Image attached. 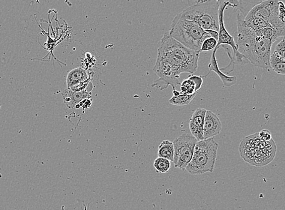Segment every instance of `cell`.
<instances>
[{"instance_id":"ac0fdd59","label":"cell","mask_w":285,"mask_h":210,"mask_svg":"<svg viewBox=\"0 0 285 210\" xmlns=\"http://www.w3.org/2000/svg\"><path fill=\"white\" fill-rule=\"evenodd\" d=\"M196 94L193 95L181 94L179 97H173L169 101L170 104L176 106H187L196 97Z\"/></svg>"},{"instance_id":"7a4b0ae2","label":"cell","mask_w":285,"mask_h":210,"mask_svg":"<svg viewBox=\"0 0 285 210\" xmlns=\"http://www.w3.org/2000/svg\"><path fill=\"white\" fill-rule=\"evenodd\" d=\"M241 13L237 14L239 52L256 67L270 73V56L273 42L260 37L259 33L249 27Z\"/></svg>"},{"instance_id":"d4e9b609","label":"cell","mask_w":285,"mask_h":210,"mask_svg":"<svg viewBox=\"0 0 285 210\" xmlns=\"http://www.w3.org/2000/svg\"><path fill=\"white\" fill-rule=\"evenodd\" d=\"M92 101L91 99H85L76 106V109L82 107L84 109H89L92 106Z\"/></svg>"},{"instance_id":"ffe728a7","label":"cell","mask_w":285,"mask_h":210,"mask_svg":"<svg viewBox=\"0 0 285 210\" xmlns=\"http://www.w3.org/2000/svg\"><path fill=\"white\" fill-rule=\"evenodd\" d=\"M181 93L185 95H193L197 94L196 85L194 83L188 78L181 83Z\"/></svg>"},{"instance_id":"5bb4252c","label":"cell","mask_w":285,"mask_h":210,"mask_svg":"<svg viewBox=\"0 0 285 210\" xmlns=\"http://www.w3.org/2000/svg\"><path fill=\"white\" fill-rule=\"evenodd\" d=\"M62 94L65 103L69 108H76L85 99L91 98V92L88 91L73 92L68 89L63 92Z\"/></svg>"},{"instance_id":"4316f807","label":"cell","mask_w":285,"mask_h":210,"mask_svg":"<svg viewBox=\"0 0 285 210\" xmlns=\"http://www.w3.org/2000/svg\"><path fill=\"white\" fill-rule=\"evenodd\" d=\"M173 97H179V96L182 94L181 92L176 91V90H175V91H173Z\"/></svg>"},{"instance_id":"9c48e42d","label":"cell","mask_w":285,"mask_h":210,"mask_svg":"<svg viewBox=\"0 0 285 210\" xmlns=\"http://www.w3.org/2000/svg\"><path fill=\"white\" fill-rule=\"evenodd\" d=\"M278 3V1L277 0L260 1L249 12L245 20L260 19L268 22L275 8H277Z\"/></svg>"},{"instance_id":"4fadbf2b","label":"cell","mask_w":285,"mask_h":210,"mask_svg":"<svg viewBox=\"0 0 285 210\" xmlns=\"http://www.w3.org/2000/svg\"><path fill=\"white\" fill-rule=\"evenodd\" d=\"M220 49L219 47H216L215 49L212 51V55L211 57V61H210L208 67L209 68V73L206 75L205 76L202 78H205L209 76L211 71L217 75L220 78L222 83H223L224 88H229L236 85L237 83V78L236 77H229L226 75L224 74L220 71V68L218 67L217 59L216 58L215 54L218 49Z\"/></svg>"},{"instance_id":"8992f818","label":"cell","mask_w":285,"mask_h":210,"mask_svg":"<svg viewBox=\"0 0 285 210\" xmlns=\"http://www.w3.org/2000/svg\"><path fill=\"white\" fill-rule=\"evenodd\" d=\"M218 145L214 138L197 142L193 158L186 170L192 175L212 173L217 159Z\"/></svg>"},{"instance_id":"e0dca14e","label":"cell","mask_w":285,"mask_h":210,"mask_svg":"<svg viewBox=\"0 0 285 210\" xmlns=\"http://www.w3.org/2000/svg\"><path fill=\"white\" fill-rule=\"evenodd\" d=\"M270 66L275 73L285 76V61L275 50L273 51L270 56Z\"/></svg>"},{"instance_id":"d6986e66","label":"cell","mask_w":285,"mask_h":210,"mask_svg":"<svg viewBox=\"0 0 285 210\" xmlns=\"http://www.w3.org/2000/svg\"><path fill=\"white\" fill-rule=\"evenodd\" d=\"M154 167L159 173H167L170 168V161L166 159L158 157L154 161Z\"/></svg>"},{"instance_id":"603a6c76","label":"cell","mask_w":285,"mask_h":210,"mask_svg":"<svg viewBox=\"0 0 285 210\" xmlns=\"http://www.w3.org/2000/svg\"><path fill=\"white\" fill-rule=\"evenodd\" d=\"M258 135H259L260 139L264 142H269L272 139L271 132L266 129L261 130L259 133H258Z\"/></svg>"},{"instance_id":"2e32d148","label":"cell","mask_w":285,"mask_h":210,"mask_svg":"<svg viewBox=\"0 0 285 210\" xmlns=\"http://www.w3.org/2000/svg\"><path fill=\"white\" fill-rule=\"evenodd\" d=\"M157 155L159 158L173 162L175 157V146L173 143L169 140L163 141L158 147Z\"/></svg>"},{"instance_id":"484cf974","label":"cell","mask_w":285,"mask_h":210,"mask_svg":"<svg viewBox=\"0 0 285 210\" xmlns=\"http://www.w3.org/2000/svg\"><path fill=\"white\" fill-rule=\"evenodd\" d=\"M206 32L208 33L210 37L214 38L215 40L218 41V37H219L218 32L215 31H211V30H210V31H206Z\"/></svg>"},{"instance_id":"277c9868","label":"cell","mask_w":285,"mask_h":210,"mask_svg":"<svg viewBox=\"0 0 285 210\" xmlns=\"http://www.w3.org/2000/svg\"><path fill=\"white\" fill-rule=\"evenodd\" d=\"M239 149L241 156L245 161L254 166L262 167L271 163L274 159L276 146L273 139L269 142L261 141L257 133L244 138Z\"/></svg>"},{"instance_id":"30bf717a","label":"cell","mask_w":285,"mask_h":210,"mask_svg":"<svg viewBox=\"0 0 285 210\" xmlns=\"http://www.w3.org/2000/svg\"><path fill=\"white\" fill-rule=\"evenodd\" d=\"M277 7L268 22L274 31L275 40L280 37L285 38V4L282 2H278Z\"/></svg>"},{"instance_id":"6da1fadb","label":"cell","mask_w":285,"mask_h":210,"mask_svg":"<svg viewBox=\"0 0 285 210\" xmlns=\"http://www.w3.org/2000/svg\"><path fill=\"white\" fill-rule=\"evenodd\" d=\"M199 52L188 49L174 39L169 32L165 33L158 45L157 57L154 71L159 79L152 85V88L161 91L181 85L180 76L183 73L193 74L198 68Z\"/></svg>"},{"instance_id":"cb8c5ba5","label":"cell","mask_w":285,"mask_h":210,"mask_svg":"<svg viewBox=\"0 0 285 210\" xmlns=\"http://www.w3.org/2000/svg\"><path fill=\"white\" fill-rule=\"evenodd\" d=\"M188 78L189 79L193 81V82L195 84V85H196V92L199 91V90L201 88H202L203 85L202 77L191 76H189Z\"/></svg>"},{"instance_id":"8fae6325","label":"cell","mask_w":285,"mask_h":210,"mask_svg":"<svg viewBox=\"0 0 285 210\" xmlns=\"http://www.w3.org/2000/svg\"><path fill=\"white\" fill-rule=\"evenodd\" d=\"M222 124L220 119L215 113L207 110L203 127L204 139H209L220 133Z\"/></svg>"},{"instance_id":"7402d4cb","label":"cell","mask_w":285,"mask_h":210,"mask_svg":"<svg viewBox=\"0 0 285 210\" xmlns=\"http://www.w3.org/2000/svg\"><path fill=\"white\" fill-rule=\"evenodd\" d=\"M274 50L285 61V38L277 44Z\"/></svg>"},{"instance_id":"44dd1931","label":"cell","mask_w":285,"mask_h":210,"mask_svg":"<svg viewBox=\"0 0 285 210\" xmlns=\"http://www.w3.org/2000/svg\"><path fill=\"white\" fill-rule=\"evenodd\" d=\"M218 41L214 38L209 37L206 38L203 42L202 47L200 50V53L207 52V51L214 50L217 46Z\"/></svg>"},{"instance_id":"9a60e30c","label":"cell","mask_w":285,"mask_h":210,"mask_svg":"<svg viewBox=\"0 0 285 210\" xmlns=\"http://www.w3.org/2000/svg\"><path fill=\"white\" fill-rule=\"evenodd\" d=\"M91 79V76L85 69L79 67L73 69L68 73L67 84L68 89L76 86L80 83Z\"/></svg>"},{"instance_id":"ba28073f","label":"cell","mask_w":285,"mask_h":210,"mask_svg":"<svg viewBox=\"0 0 285 210\" xmlns=\"http://www.w3.org/2000/svg\"><path fill=\"white\" fill-rule=\"evenodd\" d=\"M197 140L191 134H183L174 141L175 167L184 171L193 158Z\"/></svg>"},{"instance_id":"7c38bea8","label":"cell","mask_w":285,"mask_h":210,"mask_svg":"<svg viewBox=\"0 0 285 210\" xmlns=\"http://www.w3.org/2000/svg\"><path fill=\"white\" fill-rule=\"evenodd\" d=\"M206 110L203 108L197 109L191 116L190 121V129L191 134L197 140L202 141L203 138V127Z\"/></svg>"},{"instance_id":"52a82bcc","label":"cell","mask_w":285,"mask_h":210,"mask_svg":"<svg viewBox=\"0 0 285 210\" xmlns=\"http://www.w3.org/2000/svg\"><path fill=\"white\" fill-rule=\"evenodd\" d=\"M227 7L233 8L232 1H221L220 7L218 10V19H219V31H218V40L217 43V47L220 48L221 46L223 45H228L232 48L233 56L235 60L236 64H248V60L239 52V46L238 43H236L235 38L233 36L229 34L224 27V12Z\"/></svg>"},{"instance_id":"3957f363","label":"cell","mask_w":285,"mask_h":210,"mask_svg":"<svg viewBox=\"0 0 285 210\" xmlns=\"http://www.w3.org/2000/svg\"><path fill=\"white\" fill-rule=\"evenodd\" d=\"M221 1L207 0L196 1L180 14L184 19L199 26L204 31H215L218 32V10Z\"/></svg>"},{"instance_id":"5b68a950","label":"cell","mask_w":285,"mask_h":210,"mask_svg":"<svg viewBox=\"0 0 285 210\" xmlns=\"http://www.w3.org/2000/svg\"><path fill=\"white\" fill-rule=\"evenodd\" d=\"M169 34L188 49L199 52L204 40L211 37L196 23L177 15L171 24Z\"/></svg>"}]
</instances>
